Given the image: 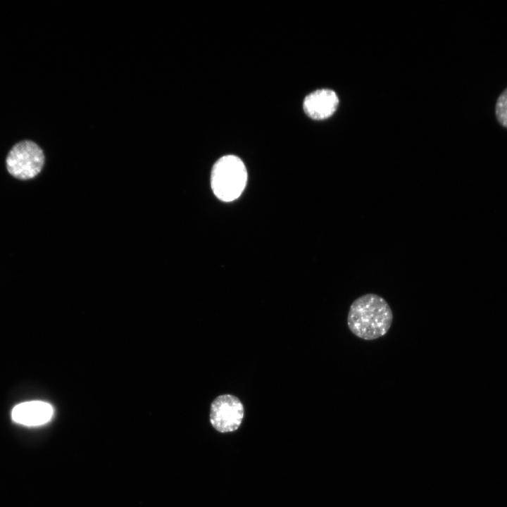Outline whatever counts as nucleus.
Segmentation results:
<instances>
[{
  "mask_svg": "<svg viewBox=\"0 0 507 507\" xmlns=\"http://www.w3.org/2000/svg\"><path fill=\"white\" fill-rule=\"evenodd\" d=\"M393 321L392 311L384 299L366 294L355 299L347 315L350 331L361 339L370 341L383 337Z\"/></svg>",
  "mask_w": 507,
  "mask_h": 507,
  "instance_id": "obj_1",
  "label": "nucleus"
},
{
  "mask_svg": "<svg viewBox=\"0 0 507 507\" xmlns=\"http://www.w3.org/2000/svg\"><path fill=\"white\" fill-rule=\"evenodd\" d=\"M247 172L243 161L234 155L220 158L213 165L211 185L214 194L223 201L237 199L244 191Z\"/></svg>",
  "mask_w": 507,
  "mask_h": 507,
  "instance_id": "obj_2",
  "label": "nucleus"
},
{
  "mask_svg": "<svg viewBox=\"0 0 507 507\" xmlns=\"http://www.w3.org/2000/svg\"><path fill=\"white\" fill-rule=\"evenodd\" d=\"M45 156L39 146L31 140L14 144L6 158L8 172L15 178L26 180L36 177L42 170Z\"/></svg>",
  "mask_w": 507,
  "mask_h": 507,
  "instance_id": "obj_3",
  "label": "nucleus"
},
{
  "mask_svg": "<svg viewBox=\"0 0 507 507\" xmlns=\"http://www.w3.org/2000/svg\"><path fill=\"white\" fill-rule=\"evenodd\" d=\"M244 413L243 404L237 396L223 394L217 396L211 404L210 422L219 432H232L241 425Z\"/></svg>",
  "mask_w": 507,
  "mask_h": 507,
  "instance_id": "obj_4",
  "label": "nucleus"
},
{
  "mask_svg": "<svg viewBox=\"0 0 507 507\" xmlns=\"http://www.w3.org/2000/svg\"><path fill=\"white\" fill-rule=\"evenodd\" d=\"M339 99L337 94L328 89L315 90L306 96L303 103L305 113L314 120L330 117L337 110Z\"/></svg>",
  "mask_w": 507,
  "mask_h": 507,
  "instance_id": "obj_5",
  "label": "nucleus"
},
{
  "mask_svg": "<svg viewBox=\"0 0 507 507\" xmlns=\"http://www.w3.org/2000/svg\"><path fill=\"white\" fill-rule=\"evenodd\" d=\"M52 406L46 402L32 401L16 405L12 410L13 421L27 426L43 425L49 421L53 415Z\"/></svg>",
  "mask_w": 507,
  "mask_h": 507,
  "instance_id": "obj_6",
  "label": "nucleus"
},
{
  "mask_svg": "<svg viewBox=\"0 0 507 507\" xmlns=\"http://www.w3.org/2000/svg\"><path fill=\"white\" fill-rule=\"evenodd\" d=\"M495 114L499 124L507 128V88L503 90L497 99Z\"/></svg>",
  "mask_w": 507,
  "mask_h": 507,
  "instance_id": "obj_7",
  "label": "nucleus"
}]
</instances>
